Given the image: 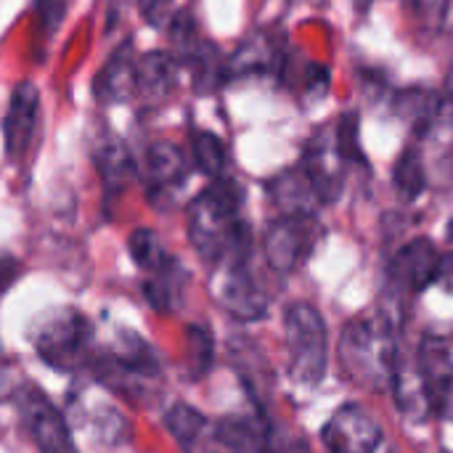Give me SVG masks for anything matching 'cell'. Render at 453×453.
I'll return each instance as SVG.
<instances>
[{"label":"cell","mask_w":453,"mask_h":453,"mask_svg":"<svg viewBox=\"0 0 453 453\" xmlns=\"http://www.w3.org/2000/svg\"><path fill=\"white\" fill-rule=\"evenodd\" d=\"M242 204L244 188L223 175L188 204V239L204 263L218 265L226 257L250 255V226L239 220Z\"/></svg>","instance_id":"cell-1"},{"label":"cell","mask_w":453,"mask_h":453,"mask_svg":"<svg viewBox=\"0 0 453 453\" xmlns=\"http://www.w3.org/2000/svg\"><path fill=\"white\" fill-rule=\"evenodd\" d=\"M337 356L345 380H350L356 388L372 393L390 390L395 366L401 361L390 319L382 313H361L350 319L340 334Z\"/></svg>","instance_id":"cell-2"},{"label":"cell","mask_w":453,"mask_h":453,"mask_svg":"<svg viewBox=\"0 0 453 453\" xmlns=\"http://www.w3.org/2000/svg\"><path fill=\"white\" fill-rule=\"evenodd\" d=\"M284 342L289 353V377L300 388H319L329 366V332L321 313L308 303L284 308Z\"/></svg>","instance_id":"cell-3"},{"label":"cell","mask_w":453,"mask_h":453,"mask_svg":"<svg viewBox=\"0 0 453 453\" xmlns=\"http://www.w3.org/2000/svg\"><path fill=\"white\" fill-rule=\"evenodd\" d=\"M32 345L50 369L77 372L90 361L93 329L77 308H53L32 329Z\"/></svg>","instance_id":"cell-4"},{"label":"cell","mask_w":453,"mask_h":453,"mask_svg":"<svg viewBox=\"0 0 453 453\" xmlns=\"http://www.w3.org/2000/svg\"><path fill=\"white\" fill-rule=\"evenodd\" d=\"M215 300L236 321H260L268 313V297L250 273L247 257H231L215 265Z\"/></svg>","instance_id":"cell-5"},{"label":"cell","mask_w":453,"mask_h":453,"mask_svg":"<svg viewBox=\"0 0 453 453\" xmlns=\"http://www.w3.org/2000/svg\"><path fill=\"white\" fill-rule=\"evenodd\" d=\"M319 239V223L313 215H281L263 236L265 263L276 273H292L313 250Z\"/></svg>","instance_id":"cell-6"},{"label":"cell","mask_w":453,"mask_h":453,"mask_svg":"<svg viewBox=\"0 0 453 453\" xmlns=\"http://www.w3.org/2000/svg\"><path fill=\"white\" fill-rule=\"evenodd\" d=\"M326 453H374L382 446V425L361 403L340 406L321 430Z\"/></svg>","instance_id":"cell-7"},{"label":"cell","mask_w":453,"mask_h":453,"mask_svg":"<svg viewBox=\"0 0 453 453\" xmlns=\"http://www.w3.org/2000/svg\"><path fill=\"white\" fill-rule=\"evenodd\" d=\"M21 414L24 425L32 435V443L37 446L40 453H77L72 430L64 419V414L45 398L42 390L29 388L21 393Z\"/></svg>","instance_id":"cell-8"},{"label":"cell","mask_w":453,"mask_h":453,"mask_svg":"<svg viewBox=\"0 0 453 453\" xmlns=\"http://www.w3.org/2000/svg\"><path fill=\"white\" fill-rule=\"evenodd\" d=\"M345 159L337 151L334 130H319L305 151H303V170L311 178L321 204H334L345 188Z\"/></svg>","instance_id":"cell-9"},{"label":"cell","mask_w":453,"mask_h":453,"mask_svg":"<svg viewBox=\"0 0 453 453\" xmlns=\"http://www.w3.org/2000/svg\"><path fill=\"white\" fill-rule=\"evenodd\" d=\"M441 252L438 247L419 236L403 244L393 263H390V281L393 287L409 292V295H422L427 287L438 284V271H441Z\"/></svg>","instance_id":"cell-10"},{"label":"cell","mask_w":453,"mask_h":453,"mask_svg":"<svg viewBox=\"0 0 453 453\" xmlns=\"http://www.w3.org/2000/svg\"><path fill=\"white\" fill-rule=\"evenodd\" d=\"M414 366L425 382L430 409H443L453 393V334H427L419 342Z\"/></svg>","instance_id":"cell-11"},{"label":"cell","mask_w":453,"mask_h":453,"mask_svg":"<svg viewBox=\"0 0 453 453\" xmlns=\"http://www.w3.org/2000/svg\"><path fill=\"white\" fill-rule=\"evenodd\" d=\"M215 441L231 453H279V441L263 411L228 414L215 425Z\"/></svg>","instance_id":"cell-12"},{"label":"cell","mask_w":453,"mask_h":453,"mask_svg":"<svg viewBox=\"0 0 453 453\" xmlns=\"http://www.w3.org/2000/svg\"><path fill=\"white\" fill-rule=\"evenodd\" d=\"M37 114H40V90L24 80L13 88L11 104L3 119V138H5V151L8 157H21L24 149L29 146L35 127H37Z\"/></svg>","instance_id":"cell-13"},{"label":"cell","mask_w":453,"mask_h":453,"mask_svg":"<svg viewBox=\"0 0 453 453\" xmlns=\"http://www.w3.org/2000/svg\"><path fill=\"white\" fill-rule=\"evenodd\" d=\"M135 80H138V58L133 42H122L98 72L93 93L101 104H122L135 93Z\"/></svg>","instance_id":"cell-14"},{"label":"cell","mask_w":453,"mask_h":453,"mask_svg":"<svg viewBox=\"0 0 453 453\" xmlns=\"http://www.w3.org/2000/svg\"><path fill=\"white\" fill-rule=\"evenodd\" d=\"M178 85V64L165 50H149L138 58V80L135 93L149 104L159 106L170 98V93Z\"/></svg>","instance_id":"cell-15"},{"label":"cell","mask_w":453,"mask_h":453,"mask_svg":"<svg viewBox=\"0 0 453 453\" xmlns=\"http://www.w3.org/2000/svg\"><path fill=\"white\" fill-rule=\"evenodd\" d=\"M268 194L281 207L284 215H313V207L321 204V199L303 167L276 175L268 183Z\"/></svg>","instance_id":"cell-16"},{"label":"cell","mask_w":453,"mask_h":453,"mask_svg":"<svg viewBox=\"0 0 453 453\" xmlns=\"http://www.w3.org/2000/svg\"><path fill=\"white\" fill-rule=\"evenodd\" d=\"M165 427L167 433L175 438V443L186 453H199L204 449L207 438H210V422L207 417L188 406V403H173L165 414Z\"/></svg>","instance_id":"cell-17"},{"label":"cell","mask_w":453,"mask_h":453,"mask_svg":"<svg viewBox=\"0 0 453 453\" xmlns=\"http://www.w3.org/2000/svg\"><path fill=\"white\" fill-rule=\"evenodd\" d=\"M393 109L419 135H425L433 125H438V117H441V93H435L430 88H406V90H398L395 93Z\"/></svg>","instance_id":"cell-18"},{"label":"cell","mask_w":453,"mask_h":453,"mask_svg":"<svg viewBox=\"0 0 453 453\" xmlns=\"http://www.w3.org/2000/svg\"><path fill=\"white\" fill-rule=\"evenodd\" d=\"M146 178L151 191H167L186 180V159L178 146L157 141L146 151Z\"/></svg>","instance_id":"cell-19"},{"label":"cell","mask_w":453,"mask_h":453,"mask_svg":"<svg viewBox=\"0 0 453 453\" xmlns=\"http://www.w3.org/2000/svg\"><path fill=\"white\" fill-rule=\"evenodd\" d=\"M393 183L395 191L401 194V199L414 202L417 196H422V191L427 188V170H425V159L419 154V149L406 146L401 151V157L395 159L393 167Z\"/></svg>","instance_id":"cell-20"},{"label":"cell","mask_w":453,"mask_h":453,"mask_svg":"<svg viewBox=\"0 0 453 453\" xmlns=\"http://www.w3.org/2000/svg\"><path fill=\"white\" fill-rule=\"evenodd\" d=\"M98 173H101V180H104L106 191H111V194L117 188H122L133 178L135 165H133V157H130V151H127V146L122 141L114 138V141L101 146V151H98Z\"/></svg>","instance_id":"cell-21"},{"label":"cell","mask_w":453,"mask_h":453,"mask_svg":"<svg viewBox=\"0 0 453 453\" xmlns=\"http://www.w3.org/2000/svg\"><path fill=\"white\" fill-rule=\"evenodd\" d=\"M180 281H183V271H180V265L175 260L167 268L151 273V279L143 281V295H146L149 305L154 311H159V313L173 311L175 300L180 295Z\"/></svg>","instance_id":"cell-22"},{"label":"cell","mask_w":453,"mask_h":453,"mask_svg":"<svg viewBox=\"0 0 453 453\" xmlns=\"http://www.w3.org/2000/svg\"><path fill=\"white\" fill-rule=\"evenodd\" d=\"M271 61H273V42H268L263 35H257V37H247V40L236 48L234 58L226 64V72H228V77L255 74V72L268 69Z\"/></svg>","instance_id":"cell-23"},{"label":"cell","mask_w":453,"mask_h":453,"mask_svg":"<svg viewBox=\"0 0 453 453\" xmlns=\"http://www.w3.org/2000/svg\"><path fill=\"white\" fill-rule=\"evenodd\" d=\"M127 250H130V257L135 260V265L146 273H157L173 263V257L165 252L159 236L151 228H135L127 239Z\"/></svg>","instance_id":"cell-24"},{"label":"cell","mask_w":453,"mask_h":453,"mask_svg":"<svg viewBox=\"0 0 453 453\" xmlns=\"http://www.w3.org/2000/svg\"><path fill=\"white\" fill-rule=\"evenodd\" d=\"M215 358V342L207 326H188L186 329V366L191 380H202Z\"/></svg>","instance_id":"cell-25"},{"label":"cell","mask_w":453,"mask_h":453,"mask_svg":"<svg viewBox=\"0 0 453 453\" xmlns=\"http://www.w3.org/2000/svg\"><path fill=\"white\" fill-rule=\"evenodd\" d=\"M191 154L194 162L199 167V173H204L207 178H220L226 170V146L215 133H194L191 138Z\"/></svg>","instance_id":"cell-26"},{"label":"cell","mask_w":453,"mask_h":453,"mask_svg":"<svg viewBox=\"0 0 453 453\" xmlns=\"http://www.w3.org/2000/svg\"><path fill=\"white\" fill-rule=\"evenodd\" d=\"M334 141H337V151L342 154V159L350 162H366L364 151H361V119L356 111H348L337 119L334 125Z\"/></svg>","instance_id":"cell-27"},{"label":"cell","mask_w":453,"mask_h":453,"mask_svg":"<svg viewBox=\"0 0 453 453\" xmlns=\"http://www.w3.org/2000/svg\"><path fill=\"white\" fill-rule=\"evenodd\" d=\"M406 5H411V16L417 19V24L435 32L443 24L449 0H406Z\"/></svg>","instance_id":"cell-28"},{"label":"cell","mask_w":453,"mask_h":453,"mask_svg":"<svg viewBox=\"0 0 453 453\" xmlns=\"http://www.w3.org/2000/svg\"><path fill=\"white\" fill-rule=\"evenodd\" d=\"M64 13H66V0H37V21L45 35L58 29Z\"/></svg>","instance_id":"cell-29"},{"label":"cell","mask_w":453,"mask_h":453,"mask_svg":"<svg viewBox=\"0 0 453 453\" xmlns=\"http://www.w3.org/2000/svg\"><path fill=\"white\" fill-rule=\"evenodd\" d=\"M438 125H453V64L446 74V85L441 90V117Z\"/></svg>","instance_id":"cell-30"},{"label":"cell","mask_w":453,"mask_h":453,"mask_svg":"<svg viewBox=\"0 0 453 453\" xmlns=\"http://www.w3.org/2000/svg\"><path fill=\"white\" fill-rule=\"evenodd\" d=\"M19 273H21L19 260L11 257V255H5V252H0V292H5L19 279Z\"/></svg>","instance_id":"cell-31"},{"label":"cell","mask_w":453,"mask_h":453,"mask_svg":"<svg viewBox=\"0 0 453 453\" xmlns=\"http://www.w3.org/2000/svg\"><path fill=\"white\" fill-rule=\"evenodd\" d=\"M438 284L446 289V292H453V250L449 255L441 257V271H438Z\"/></svg>","instance_id":"cell-32"},{"label":"cell","mask_w":453,"mask_h":453,"mask_svg":"<svg viewBox=\"0 0 453 453\" xmlns=\"http://www.w3.org/2000/svg\"><path fill=\"white\" fill-rule=\"evenodd\" d=\"M353 3H356V11L358 13H366L372 8V0H353Z\"/></svg>","instance_id":"cell-33"},{"label":"cell","mask_w":453,"mask_h":453,"mask_svg":"<svg viewBox=\"0 0 453 453\" xmlns=\"http://www.w3.org/2000/svg\"><path fill=\"white\" fill-rule=\"evenodd\" d=\"M446 239H449V244H451V250H453V218H451V223H449V231H446Z\"/></svg>","instance_id":"cell-34"}]
</instances>
